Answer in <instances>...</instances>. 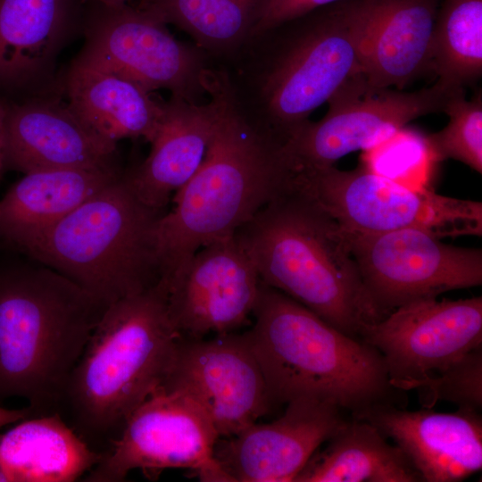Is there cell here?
Instances as JSON below:
<instances>
[{
  "label": "cell",
  "instance_id": "obj_1",
  "mask_svg": "<svg viewBox=\"0 0 482 482\" xmlns=\"http://www.w3.org/2000/svg\"><path fill=\"white\" fill-rule=\"evenodd\" d=\"M380 0H341L253 33L215 64L256 129L284 145L319 106L363 71Z\"/></svg>",
  "mask_w": 482,
  "mask_h": 482
},
{
  "label": "cell",
  "instance_id": "obj_2",
  "mask_svg": "<svg viewBox=\"0 0 482 482\" xmlns=\"http://www.w3.org/2000/svg\"><path fill=\"white\" fill-rule=\"evenodd\" d=\"M219 104L214 134L194 176L172 196L156 229L162 279L181 273L204 245L230 237L291 185L283 145L253 126L233 104L216 67L204 77Z\"/></svg>",
  "mask_w": 482,
  "mask_h": 482
},
{
  "label": "cell",
  "instance_id": "obj_3",
  "mask_svg": "<svg viewBox=\"0 0 482 482\" xmlns=\"http://www.w3.org/2000/svg\"><path fill=\"white\" fill-rule=\"evenodd\" d=\"M180 339L162 279L112 303L70 376L59 413H67L66 422L103 453L162 385Z\"/></svg>",
  "mask_w": 482,
  "mask_h": 482
},
{
  "label": "cell",
  "instance_id": "obj_4",
  "mask_svg": "<svg viewBox=\"0 0 482 482\" xmlns=\"http://www.w3.org/2000/svg\"><path fill=\"white\" fill-rule=\"evenodd\" d=\"M235 237L263 284L343 333L361 339L386 316L364 287L344 231L294 179Z\"/></svg>",
  "mask_w": 482,
  "mask_h": 482
},
{
  "label": "cell",
  "instance_id": "obj_5",
  "mask_svg": "<svg viewBox=\"0 0 482 482\" xmlns=\"http://www.w3.org/2000/svg\"><path fill=\"white\" fill-rule=\"evenodd\" d=\"M107 305L38 262L0 272V401L59 412L70 376Z\"/></svg>",
  "mask_w": 482,
  "mask_h": 482
},
{
  "label": "cell",
  "instance_id": "obj_6",
  "mask_svg": "<svg viewBox=\"0 0 482 482\" xmlns=\"http://www.w3.org/2000/svg\"><path fill=\"white\" fill-rule=\"evenodd\" d=\"M253 314L246 334L273 403L316 397L354 417L401 402L381 354L362 339L262 282Z\"/></svg>",
  "mask_w": 482,
  "mask_h": 482
},
{
  "label": "cell",
  "instance_id": "obj_7",
  "mask_svg": "<svg viewBox=\"0 0 482 482\" xmlns=\"http://www.w3.org/2000/svg\"><path fill=\"white\" fill-rule=\"evenodd\" d=\"M163 212L137 197L124 171L53 226L26 254L108 306L161 279L156 229Z\"/></svg>",
  "mask_w": 482,
  "mask_h": 482
},
{
  "label": "cell",
  "instance_id": "obj_8",
  "mask_svg": "<svg viewBox=\"0 0 482 482\" xmlns=\"http://www.w3.org/2000/svg\"><path fill=\"white\" fill-rule=\"evenodd\" d=\"M295 183L347 233L376 234L412 228L439 238L482 234L480 202L416 189L365 164L350 170L334 165L299 170Z\"/></svg>",
  "mask_w": 482,
  "mask_h": 482
},
{
  "label": "cell",
  "instance_id": "obj_9",
  "mask_svg": "<svg viewBox=\"0 0 482 482\" xmlns=\"http://www.w3.org/2000/svg\"><path fill=\"white\" fill-rule=\"evenodd\" d=\"M219 438L211 419L192 397L160 386L129 415L84 480L120 482L134 470L155 479L165 470L184 469L202 481L231 482L214 457Z\"/></svg>",
  "mask_w": 482,
  "mask_h": 482
},
{
  "label": "cell",
  "instance_id": "obj_10",
  "mask_svg": "<svg viewBox=\"0 0 482 482\" xmlns=\"http://www.w3.org/2000/svg\"><path fill=\"white\" fill-rule=\"evenodd\" d=\"M79 54L101 63L152 93L198 103L211 58L195 44L176 39L156 14L129 4L85 0Z\"/></svg>",
  "mask_w": 482,
  "mask_h": 482
},
{
  "label": "cell",
  "instance_id": "obj_11",
  "mask_svg": "<svg viewBox=\"0 0 482 482\" xmlns=\"http://www.w3.org/2000/svg\"><path fill=\"white\" fill-rule=\"evenodd\" d=\"M344 234L368 294L386 316L406 303L482 284L480 248L447 245L412 228Z\"/></svg>",
  "mask_w": 482,
  "mask_h": 482
},
{
  "label": "cell",
  "instance_id": "obj_12",
  "mask_svg": "<svg viewBox=\"0 0 482 482\" xmlns=\"http://www.w3.org/2000/svg\"><path fill=\"white\" fill-rule=\"evenodd\" d=\"M454 89L438 80L411 92L373 88L359 74L328 99L324 117L308 120L283 150L295 170L333 166L352 152L371 149L420 116L443 112Z\"/></svg>",
  "mask_w": 482,
  "mask_h": 482
},
{
  "label": "cell",
  "instance_id": "obj_13",
  "mask_svg": "<svg viewBox=\"0 0 482 482\" xmlns=\"http://www.w3.org/2000/svg\"><path fill=\"white\" fill-rule=\"evenodd\" d=\"M361 339L379 352L395 388L412 390L482 346V297L406 303L367 327Z\"/></svg>",
  "mask_w": 482,
  "mask_h": 482
},
{
  "label": "cell",
  "instance_id": "obj_14",
  "mask_svg": "<svg viewBox=\"0 0 482 482\" xmlns=\"http://www.w3.org/2000/svg\"><path fill=\"white\" fill-rule=\"evenodd\" d=\"M161 386L192 397L205 411L220 438L254 424L273 403L246 332L181 338Z\"/></svg>",
  "mask_w": 482,
  "mask_h": 482
},
{
  "label": "cell",
  "instance_id": "obj_15",
  "mask_svg": "<svg viewBox=\"0 0 482 482\" xmlns=\"http://www.w3.org/2000/svg\"><path fill=\"white\" fill-rule=\"evenodd\" d=\"M164 284L174 328L181 338L199 339L245 325L262 280L233 235L202 246L185 270Z\"/></svg>",
  "mask_w": 482,
  "mask_h": 482
},
{
  "label": "cell",
  "instance_id": "obj_16",
  "mask_svg": "<svg viewBox=\"0 0 482 482\" xmlns=\"http://www.w3.org/2000/svg\"><path fill=\"white\" fill-rule=\"evenodd\" d=\"M282 416L218 439L214 457L231 482H290L345 419L337 404L301 396Z\"/></svg>",
  "mask_w": 482,
  "mask_h": 482
},
{
  "label": "cell",
  "instance_id": "obj_17",
  "mask_svg": "<svg viewBox=\"0 0 482 482\" xmlns=\"http://www.w3.org/2000/svg\"><path fill=\"white\" fill-rule=\"evenodd\" d=\"M4 167L23 174L48 170H117V143L90 127L57 96L5 102Z\"/></svg>",
  "mask_w": 482,
  "mask_h": 482
},
{
  "label": "cell",
  "instance_id": "obj_18",
  "mask_svg": "<svg viewBox=\"0 0 482 482\" xmlns=\"http://www.w3.org/2000/svg\"><path fill=\"white\" fill-rule=\"evenodd\" d=\"M84 3L0 0V93L60 96L57 58L81 32Z\"/></svg>",
  "mask_w": 482,
  "mask_h": 482
},
{
  "label": "cell",
  "instance_id": "obj_19",
  "mask_svg": "<svg viewBox=\"0 0 482 482\" xmlns=\"http://www.w3.org/2000/svg\"><path fill=\"white\" fill-rule=\"evenodd\" d=\"M364 420L391 439L408 458L422 482H458L482 469V417L458 409L408 411L393 404L369 409Z\"/></svg>",
  "mask_w": 482,
  "mask_h": 482
},
{
  "label": "cell",
  "instance_id": "obj_20",
  "mask_svg": "<svg viewBox=\"0 0 482 482\" xmlns=\"http://www.w3.org/2000/svg\"><path fill=\"white\" fill-rule=\"evenodd\" d=\"M206 104L171 96L149 141L147 157L125 171L137 197L145 205L164 210L174 194L201 166L217 124L219 104L208 95Z\"/></svg>",
  "mask_w": 482,
  "mask_h": 482
},
{
  "label": "cell",
  "instance_id": "obj_21",
  "mask_svg": "<svg viewBox=\"0 0 482 482\" xmlns=\"http://www.w3.org/2000/svg\"><path fill=\"white\" fill-rule=\"evenodd\" d=\"M60 82L70 107L105 138L151 140L163 101L134 81L79 54Z\"/></svg>",
  "mask_w": 482,
  "mask_h": 482
},
{
  "label": "cell",
  "instance_id": "obj_22",
  "mask_svg": "<svg viewBox=\"0 0 482 482\" xmlns=\"http://www.w3.org/2000/svg\"><path fill=\"white\" fill-rule=\"evenodd\" d=\"M123 172L71 169L25 173L0 198V241L26 254L53 226Z\"/></svg>",
  "mask_w": 482,
  "mask_h": 482
},
{
  "label": "cell",
  "instance_id": "obj_23",
  "mask_svg": "<svg viewBox=\"0 0 482 482\" xmlns=\"http://www.w3.org/2000/svg\"><path fill=\"white\" fill-rule=\"evenodd\" d=\"M440 0H380L363 51L365 83L403 90L431 71L434 25Z\"/></svg>",
  "mask_w": 482,
  "mask_h": 482
},
{
  "label": "cell",
  "instance_id": "obj_24",
  "mask_svg": "<svg viewBox=\"0 0 482 482\" xmlns=\"http://www.w3.org/2000/svg\"><path fill=\"white\" fill-rule=\"evenodd\" d=\"M101 457L59 412L30 416L0 434V481L71 482Z\"/></svg>",
  "mask_w": 482,
  "mask_h": 482
},
{
  "label": "cell",
  "instance_id": "obj_25",
  "mask_svg": "<svg viewBox=\"0 0 482 482\" xmlns=\"http://www.w3.org/2000/svg\"><path fill=\"white\" fill-rule=\"evenodd\" d=\"M294 482H420L403 452L371 423L345 420Z\"/></svg>",
  "mask_w": 482,
  "mask_h": 482
},
{
  "label": "cell",
  "instance_id": "obj_26",
  "mask_svg": "<svg viewBox=\"0 0 482 482\" xmlns=\"http://www.w3.org/2000/svg\"><path fill=\"white\" fill-rule=\"evenodd\" d=\"M269 0H151L137 4L189 35L220 63L249 37Z\"/></svg>",
  "mask_w": 482,
  "mask_h": 482
},
{
  "label": "cell",
  "instance_id": "obj_27",
  "mask_svg": "<svg viewBox=\"0 0 482 482\" xmlns=\"http://www.w3.org/2000/svg\"><path fill=\"white\" fill-rule=\"evenodd\" d=\"M431 71L443 85L471 86L482 76V0H440L431 46Z\"/></svg>",
  "mask_w": 482,
  "mask_h": 482
},
{
  "label": "cell",
  "instance_id": "obj_28",
  "mask_svg": "<svg viewBox=\"0 0 482 482\" xmlns=\"http://www.w3.org/2000/svg\"><path fill=\"white\" fill-rule=\"evenodd\" d=\"M443 112L449 121L441 130L423 137L428 153L436 162L459 161L482 173V96L465 97V88L453 90Z\"/></svg>",
  "mask_w": 482,
  "mask_h": 482
},
{
  "label": "cell",
  "instance_id": "obj_29",
  "mask_svg": "<svg viewBox=\"0 0 482 482\" xmlns=\"http://www.w3.org/2000/svg\"><path fill=\"white\" fill-rule=\"evenodd\" d=\"M420 404L432 408L449 402L458 409L479 411L482 408V346L418 383L414 388Z\"/></svg>",
  "mask_w": 482,
  "mask_h": 482
},
{
  "label": "cell",
  "instance_id": "obj_30",
  "mask_svg": "<svg viewBox=\"0 0 482 482\" xmlns=\"http://www.w3.org/2000/svg\"><path fill=\"white\" fill-rule=\"evenodd\" d=\"M338 1L341 0H269L252 34Z\"/></svg>",
  "mask_w": 482,
  "mask_h": 482
},
{
  "label": "cell",
  "instance_id": "obj_31",
  "mask_svg": "<svg viewBox=\"0 0 482 482\" xmlns=\"http://www.w3.org/2000/svg\"><path fill=\"white\" fill-rule=\"evenodd\" d=\"M32 416L29 407L23 409H8L0 406V428L22 420Z\"/></svg>",
  "mask_w": 482,
  "mask_h": 482
},
{
  "label": "cell",
  "instance_id": "obj_32",
  "mask_svg": "<svg viewBox=\"0 0 482 482\" xmlns=\"http://www.w3.org/2000/svg\"><path fill=\"white\" fill-rule=\"evenodd\" d=\"M4 101L0 100V177L4 167Z\"/></svg>",
  "mask_w": 482,
  "mask_h": 482
},
{
  "label": "cell",
  "instance_id": "obj_33",
  "mask_svg": "<svg viewBox=\"0 0 482 482\" xmlns=\"http://www.w3.org/2000/svg\"><path fill=\"white\" fill-rule=\"evenodd\" d=\"M95 2H98L104 4H128L130 1L133 0H91ZM138 2V4H145L150 2L151 0H136Z\"/></svg>",
  "mask_w": 482,
  "mask_h": 482
}]
</instances>
